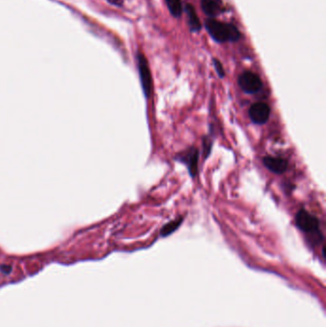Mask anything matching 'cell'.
I'll return each mask as SVG.
<instances>
[{
    "label": "cell",
    "mask_w": 326,
    "mask_h": 327,
    "mask_svg": "<svg viewBox=\"0 0 326 327\" xmlns=\"http://www.w3.org/2000/svg\"><path fill=\"white\" fill-rule=\"evenodd\" d=\"M212 151V141L209 137H204L203 138V152H204V156L207 159Z\"/></svg>",
    "instance_id": "obj_12"
},
{
    "label": "cell",
    "mask_w": 326,
    "mask_h": 327,
    "mask_svg": "<svg viewBox=\"0 0 326 327\" xmlns=\"http://www.w3.org/2000/svg\"><path fill=\"white\" fill-rule=\"evenodd\" d=\"M168 11L174 18H180L182 16L183 7L181 0H166Z\"/></svg>",
    "instance_id": "obj_11"
},
{
    "label": "cell",
    "mask_w": 326,
    "mask_h": 327,
    "mask_svg": "<svg viewBox=\"0 0 326 327\" xmlns=\"http://www.w3.org/2000/svg\"><path fill=\"white\" fill-rule=\"evenodd\" d=\"M263 165L266 168L275 174H282L286 171L288 168V162L280 157L266 156L263 158Z\"/></svg>",
    "instance_id": "obj_7"
},
{
    "label": "cell",
    "mask_w": 326,
    "mask_h": 327,
    "mask_svg": "<svg viewBox=\"0 0 326 327\" xmlns=\"http://www.w3.org/2000/svg\"><path fill=\"white\" fill-rule=\"evenodd\" d=\"M185 13L188 15V21H189V27L192 32H199L202 28L201 21L198 18L196 11L194 9L192 4H185Z\"/></svg>",
    "instance_id": "obj_9"
},
{
    "label": "cell",
    "mask_w": 326,
    "mask_h": 327,
    "mask_svg": "<svg viewBox=\"0 0 326 327\" xmlns=\"http://www.w3.org/2000/svg\"><path fill=\"white\" fill-rule=\"evenodd\" d=\"M108 1L114 5H118V6L122 5V3H123V0H108Z\"/></svg>",
    "instance_id": "obj_14"
},
{
    "label": "cell",
    "mask_w": 326,
    "mask_h": 327,
    "mask_svg": "<svg viewBox=\"0 0 326 327\" xmlns=\"http://www.w3.org/2000/svg\"><path fill=\"white\" fill-rule=\"evenodd\" d=\"M212 62H213V66L215 68V71H216L217 75L223 79L225 77V70H224V67H223V65H222L220 61H218L217 59H213Z\"/></svg>",
    "instance_id": "obj_13"
},
{
    "label": "cell",
    "mask_w": 326,
    "mask_h": 327,
    "mask_svg": "<svg viewBox=\"0 0 326 327\" xmlns=\"http://www.w3.org/2000/svg\"><path fill=\"white\" fill-rule=\"evenodd\" d=\"M176 159L179 160L180 162L185 163L191 176L195 177L197 175L198 161H199V151L197 149L192 148L185 152H182L181 155L177 156Z\"/></svg>",
    "instance_id": "obj_6"
},
{
    "label": "cell",
    "mask_w": 326,
    "mask_h": 327,
    "mask_svg": "<svg viewBox=\"0 0 326 327\" xmlns=\"http://www.w3.org/2000/svg\"><path fill=\"white\" fill-rule=\"evenodd\" d=\"M296 226L301 231L306 233H320L319 232V221L317 217L304 209H300L297 212L296 217Z\"/></svg>",
    "instance_id": "obj_2"
},
{
    "label": "cell",
    "mask_w": 326,
    "mask_h": 327,
    "mask_svg": "<svg viewBox=\"0 0 326 327\" xmlns=\"http://www.w3.org/2000/svg\"><path fill=\"white\" fill-rule=\"evenodd\" d=\"M201 7L203 12L211 18H215L222 9V1L221 0H202Z\"/></svg>",
    "instance_id": "obj_8"
},
{
    "label": "cell",
    "mask_w": 326,
    "mask_h": 327,
    "mask_svg": "<svg viewBox=\"0 0 326 327\" xmlns=\"http://www.w3.org/2000/svg\"><path fill=\"white\" fill-rule=\"evenodd\" d=\"M271 115V108L266 103H255L249 109V117L254 124H265Z\"/></svg>",
    "instance_id": "obj_5"
},
{
    "label": "cell",
    "mask_w": 326,
    "mask_h": 327,
    "mask_svg": "<svg viewBox=\"0 0 326 327\" xmlns=\"http://www.w3.org/2000/svg\"><path fill=\"white\" fill-rule=\"evenodd\" d=\"M238 85L244 93L253 95L261 90L263 83L256 73L252 71H245L238 78Z\"/></svg>",
    "instance_id": "obj_3"
},
{
    "label": "cell",
    "mask_w": 326,
    "mask_h": 327,
    "mask_svg": "<svg viewBox=\"0 0 326 327\" xmlns=\"http://www.w3.org/2000/svg\"><path fill=\"white\" fill-rule=\"evenodd\" d=\"M138 68L141 80L142 89L147 99L150 97L152 92V79L150 73L149 63L144 54H138Z\"/></svg>",
    "instance_id": "obj_4"
},
{
    "label": "cell",
    "mask_w": 326,
    "mask_h": 327,
    "mask_svg": "<svg viewBox=\"0 0 326 327\" xmlns=\"http://www.w3.org/2000/svg\"><path fill=\"white\" fill-rule=\"evenodd\" d=\"M183 220H184V217L181 216L179 218H177L175 220H172V221L168 222L167 223L162 229H161V236L163 238L165 237H168L169 235L173 233L175 230L181 226V224L183 223Z\"/></svg>",
    "instance_id": "obj_10"
},
{
    "label": "cell",
    "mask_w": 326,
    "mask_h": 327,
    "mask_svg": "<svg viewBox=\"0 0 326 327\" xmlns=\"http://www.w3.org/2000/svg\"><path fill=\"white\" fill-rule=\"evenodd\" d=\"M205 27L211 35L212 39L216 42H235L238 41L241 37V33L239 32L238 27L234 24L221 22L214 18H210L206 21Z\"/></svg>",
    "instance_id": "obj_1"
}]
</instances>
